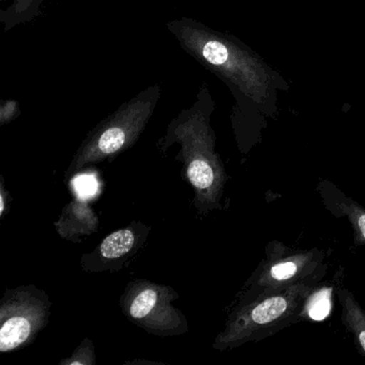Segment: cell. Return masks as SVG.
<instances>
[{"label":"cell","instance_id":"cell-6","mask_svg":"<svg viewBox=\"0 0 365 365\" xmlns=\"http://www.w3.org/2000/svg\"><path fill=\"white\" fill-rule=\"evenodd\" d=\"M0 311V351L9 352L29 344L43 328L48 305L26 289L9 292Z\"/></svg>","mask_w":365,"mask_h":365},{"label":"cell","instance_id":"cell-10","mask_svg":"<svg viewBox=\"0 0 365 365\" xmlns=\"http://www.w3.org/2000/svg\"><path fill=\"white\" fill-rule=\"evenodd\" d=\"M6 1V0H3ZM11 6L0 14V22L3 23L5 31L16 27V25L29 22L39 14L40 6L44 0H9Z\"/></svg>","mask_w":365,"mask_h":365},{"label":"cell","instance_id":"cell-12","mask_svg":"<svg viewBox=\"0 0 365 365\" xmlns=\"http://www.w3.org/2000/svg\"><path fill=\"white\" fill-rule=\"evenodd\" d=\"M135 236L129 228L117 230L104 239L100 247L101 255L106 259H117L133 249Z\"/></svg>","mask_w":365,"mask_h":365},{"label":"cell","instance_id":"cell-4","mask_svg":"<svg viewBox=\"0 0 365 365\" xmlns=\"http://www.w3.org/2000/svg\"><path fill=\"white\" fill-rule=\"evenodd\" d=\"M160 96L161 88L158 85L148 87L102 120L83 143L70 172L131 147L155 113Z\"/></svg>","mask_w":365,"mask_h":365},{"label":"cell","instance_id":"cell-1","mask_svg":"<svg viewBox=\"0 0 365 365\" xmlns=\"http://www.w3.org/2000/svg\"><path fill=\"white\" fill-rule=\"evenodd\" d=\"M168 29L190 56L230 87L258 104L268 99L273 72L236 38L193 19L170 21Z\"/></svg>","mask_w":365,"mask_h":365},{"label":"cell","instance_id":"cell-7","mask_svg":"<svg viewBox=\"0 0 365 365\" xmlns=\"http://www.w3.org/2000/svg\"><path fill=\"white\" fill-rule=\"evenodd\" d=\"M168 287L143 283L133 288L125 303L127 315L136 324L155 331L174 330L180 322L178 312L170 305Z\"/></svg>","mask_w":365,"mask_h":365},{"label":"cell","instance_id":"cell-11","mask_svg":"<svg viewBox=\"0 0 365 365\" xmlns=\"http://www.w3.org/2000/svg\"><path fill=\"white\" fill-rule=\"evenodd\" d=\"M330 287H317L314 286L303 303L301 311V320H322L328 316L332 305V296Z\"/></svg>","mask_w":365,"mask_h":365},{"label":"cell","instance_id":"cell-2","mask_svg":"<svg viewBox=\"0 0 365 365\" xmlns=\"http://www.w3.org/2000/svg\"><path fill=\"white\" fill-rule=\"evenodd\" d=\"M316 282L247 297L219 337L220 347L232 348L259 341L301 320V311Z\"/></svg>","mask_w":365,"mask_h":365},{"label":"cell","instance_id":"cell-13","mask_svg":"<svg viewBox=\"0 0 365 365\" xmlns=\"http://www.w3.org/2000/svg\"><path fill=\"white\" fill-rule=\"evenodd\" d=\"M72 185H73L78 197L82 200L93 198L99 189V183L93 175H81V176L76 177L72 181Z\"/></svg>","mask_w":365,"mask_h":365},{"label":"cell","instance_id":"cell-8","mask_svg":"<svg viewBox=\"0 0 365 365\" xmlns=\"http://www.w3.org/2000/svg\"><path fill=\"white\" fill-rule=\"evenodd\" d=\"M318 190L327 209L337 217H347L356 245H365V209L328 181H320Z\"/></svg>","mask_w":365,"mask_h":365},{"label":"cell","instance_id":"cell-14","mask_svg":"<svg viewBox=\"0 0 365 365\" xmlns=\"http://www.w3.org/2000/svg\"><path fill=\"white\" fill-rule=\"evenodd\" d=\"M19 115H20L19 102L14 101V100L1 101L0 103V123L1 125L11 123Z\"/></svg>","mask_w":365,"mask_h":365},{"label":"cell","instance_id":"cell-9","mask_svg":"<svg viewBox=\"0 0 365 365\" xmlns=\"http://www.w3.org/2000/svg\"><path fill=\"white\" fill-rule=\"evenodd\" d=\"M341 305V320L348 332L354 335V344L365 356V311L354 299V294L341 287L337 290Z\"/></svg>","mask_w":365,"mask_h":365},{"label":"cell","instance_id":"cell-3","mask_svg":"<svg viewBox=\"0 0 365 365\" xmlns=\"http://www.w3.org/2000/svg\"><path fill=\"white\" fill-rule=\"evenodd\" d=\"M213 108L207 86H202L197 101L183 110L170 123L168 134L183 145L187 155V178L202 198L215 202L221 194L225 175L219 158L213 151L215 135L209 125Z\"/></svg>","mask_w":365,"mask_h":365},{"label":"cell","instance_id":"cell-5","mask_svg":"<svg viewBox=\"0 0 365 365\" xmlns=\"http://www.w3.org/2000/svg\"><path fill=\"white\" fill-rule=\"evenodd\" d=\"M322 253L316 250H290L283 243H269L267 257L251 281L249 294L284 289L322 275Z\"/></svg>","mask_w":365,"mask_h":365}]
</instances>
